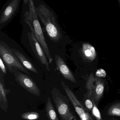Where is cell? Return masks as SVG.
<instances>
[{"mask_svg":"<svg viewBox=\"0 0 120 120\" xmlns=\"http://www.w3.org/2000/svg\"><path fill=\"white\" fill-rule=\"evenodd\" d=\"M14 74L16 81L27 92L36 96L40 95V91L38 86L27 74L23 73L19 70L15 71Z\"/></svg>","mask_w":120,"mask_h":120,"instance_id":"cell-7","label":"cell"},{"mask_svg":"<svg viewBox=\"0 0 120 120\" xmlns=\"http://www.w3.org/2000/svg\"><path fill=\"white\" fill-rule=\"evenodd\" d=\"M35 9L48 36L53 42H59L62 38L63 33L54 12L44 4H41Z\"/></svg>","mask_w":120,"mask_h":120,"instance_id":"cell-1","label":"cell"},{"mask_svg":"<svg viewBox=\"0 0 120 120\" xmlns=\"http://www.w3.org/2000/svg\"><path fill=\"white\" fill-rule=\"evenodd\" d=\"M62 86L69 100L73 106L76 112L81 120H94L90 113H88L78 99L68 86L63 81L61 82Z\"/></svg>","mask_w":120,"mask_h":120,"instance_id":"cell-6","label":"cell"},{"mask_svg":"<svg viewBox=\"0 0 120 120\" xmlns=\"http://www.w3.org/2000/svg\"><path fill=\"white\" fill-rule=\"evenodd\" d=\"M96 76L98 77L104 78L106 77V71L103 69H100L97 70L95 73Z\"/></svg>","mask_w":120,"mask_h":120,"instance_id":"cell-19","label":"cell"},{"mask_svg":"<svg viewBox=\"0 0 120 120\" xmlns=\"http://www.w3.org/2000/svg\"><path fill=\"white\" fill-rule=\"evenodd\" d=\"M104 88V81L100 79L95 78V83L92 97L96 105L98 104L103 96Z\"/></svg>","mask_w":120,"mask_h":120,"instance_id":"cell-11","label":"cell"},{"mask_svg":"<svg viewBox=\"0 0 120 120\" xmlns=\"http://www.w3.org/2000/svg\"><path fill=\"white\" fill-rule=\"evenodd\" d=\"M55 59L57 68L63 77L65 79L76 83V81L73 74L63 59L60 56L56 55L55 57Z\"/></svg>","mask_w":120,"mask_h":120,"instance_id":"cell-9","label":"cell"},{"mask_svg":"<svg viewBox=\"0 0 120 120\" xmlns=\"http://www.w3.org/2000/svg\"><path fill=\"white\" fill-rule=\"evenodd\" d=\"M28 38L30 45L36 57L42 64L45 66L46 69L49 71V66L48 59L41 45L36 38L32 31L27 33Z\"/></svg>","mask_w":120,"mask_h":120,"instance_id":"cell-8","label":"cell"},{"mask_svg":"<svg viewBox=\"0 0 120 120\" xmlns=\"http://www.w3.org/2000/svg\"><path fill=\"white\" fill-rule=\"evenodd\" d=\"M53 101L62 120H78L70 108L69 99L57 88L51 92Z\"/></svg>","mask_w":120,"mask_h":120,"instance_id":"cell-3","label":"cell"},{"mask_svg":"<svg viewBox=\"0 0 120 120\" xmlns=\"http://www.w3.org/2000/svg\"><path fill=\"white\" fill-rule=\"evenodd\" d=\"M45 110L47 116L49 120H59L49 97L47 100Z\"/></svg>","mask_w":120,"mask_h":120,"instance_id":"cell-14","label":"cell"},{"mask_svg":"<svg viewBox=\"0 0 120 120\" xmlns=\"http://www.w3.org/2000/svg\"><path fill=\"white\" fill-rule=\"evenodd\" d=\"M0 71L4 74H7V71L5 65L3 62V60L1 57H0Z\"/></svg>","mask_w":120,"mask_h":120,"instance_id":"cell-21","label":"cell"},{"mask_svg":"<svg viewBox=\"0 0 120 120\" xmlns=\"http://www.w3.org/2000/svg\"><path fill=\"white\" fill-rule=\"evenodd\" d=\"M0 56L10 72L19 70L27 75L30 74L14 54L12 48L2 41L0 42Z\"/></svg>","mask_w":120,"mask_h":120,"instance_id":"cell-4","label":"cell"},{"mask_svg":"<svg viewBox=\"0 0 120 120\" xmlns=\"http://www.w3.org/2000/svg\"><path fill=\"white\" fill-rule=\"evenodd\" d=\"M7 3L0 17V29H2L14 19L19 11L21 0H11Z\"/></svg>","mask_w":120,"mask_h":120,"instance_id":"cell-5","label":"cell"},{"mask_svg":"<svg viewBox=\"0 0 120 120\" xmlns=\"http://www.w3.org/2000/svg\"><path fill=\"white\" fill-rule=\"evenodd\" d=\"M12 50L26 69L35 73H38V71L35 66L25 55H24L21 52L14 48H12Z\"/></svg>","mask_w":120,"mask_h":120,"instance_id":"cell-12","label":"cell"},{"mask_svg":"<svg viewBox=\"0 0 120 120\" xmlns=\"http://www.w3.org/2000/svg\"><path fill=\"white\" fill-rule=\"evenodd\" d=\"M91 100L93 104V108L92 110V113L93 116L97 120H103L102 118L100 112L98 109L97 105L95 103L92 97L91 98Z\"/></svg>","mask_w":120,"mask_h":120,"instance_id":"cell-18","label":"cell"},{"mask_svg":"<svg viewBox=\"0 0 120 120\" xmlns=\"http://www.w3.org/2000/svg\"><path fill=\"white\" fill-rule=\"evenodd\" d=\"M85 105L88 109L92 111L93 107V104L92 100L88 98L86 99L85 101Z\"/></svg>","mask_w":120,"mask_h":120,"instance_id":"cell-20","label":"cell"},{"mask_svg":"<svg viewBox=\"0 0 120 120\" xmlns=\"http://www.w3.org/2000/svg\"><path fill=\"white\" fill-rule=\"evenodd\" d=\"M82 51L86 57L91 61L95 59L96 57V52L94 48L88 43L83 44Z\"/></svg>","mask_w":120,"mask_h":120,"instance_id":"cell-13","label":"cell"},{"mask_svg":"<svg viewBox=\"0 0 120 120\" xmlns=\"http://www.w3.org/2000/svg\"><path fill=\"white\" fill-rule=\"evenodd\" d=\"M39 113L35 112H30L23 113L21 115L22 118L27 120H35L40 118Z\"/></svg>","mask_w":120,"mask_h":120,"instance_id":"cell-17","label":"cell"},{"mask_svg":"<svg viewBox=\"0 0 120 120\" xmlns=\"http://www.w3.org/2000/svg\"><path fill=\"white\" fill-rule=\"evenodd\" d=\"M95 78L94 76V74H91L90 75L88 81L86 83V89L87 90V98L91 99L92 96L93 89L95 83Z\"/></svg>","mask_w":120,"mask_h":120,"instance_id":"cell-15","label":"cell"},{"mask_svg":"<svg viewBox=\"0 0 120 120\" xmlns=\"http://www.w3.org/2000/svg\"><path fill=\"white\" fill-rule=\"evenodd\" d=\"M26 1L28 5L29 8L24 14V21L30 27L31 31L34 34L37 40L44 50L49 64H51L53 61V59L50 54L39 19L36 14L34 3L32 0Z\"/></svg>","mask_w":120,"mask_h":120,"instance_id":"cell-2","label":"cell"},{"mask_svg":"<svg viewBox=\"0 0 120 120\" xmlns=\"http://www.w3.org/2000/svg\"><path fill=\"white\" fill-rule=\"evenodd\" d=\"M107 114L112 116H120V102L111 105L107 111Z\"/></svg>","mask_w":120,"mask_h":120,"instance_id":"cell-16","label":"cell"},{"mask_svg":"<svg viewBox=\"0 0 120 120\" xmlns=\"http://www.w3.org/2000/svg\"><path fill=\"white\" fill-rule=\"evenodd\" d=\"M0 71V106L1 109L7 112L8 108V101L7 95L10 92L9 90L6 89L5 87L4 75Z\"/></svg>","mask_w":120,"mask_h":120,"instance_id":"cell-10","label":"cell"}]
</instances>
